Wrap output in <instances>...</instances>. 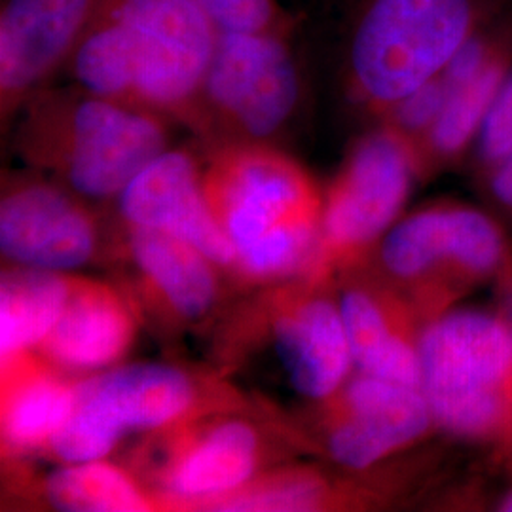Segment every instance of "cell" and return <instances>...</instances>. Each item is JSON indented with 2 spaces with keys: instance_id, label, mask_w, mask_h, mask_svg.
I'll list each match as a JSON object with an SVG mask.
<instances>
[{
  "instance_id": "obj_1",
  "label": "cell",
  "mask_w": 512,
  "mask_h": 512,
  "mask_svg": "<svg viewBox=\"0 0 512 512\" xmlns=\"http://www.w3.org/2000/svg\"><path fill=\"white\" fill-rule=\"evenodd\" d=\"M217 35L196 0H95L65 69L86 92L188 120Z\"/></svg>"
},
{
  "instance_id": "obj_2",
  "label": "cell",
  "mask_w": 512,
  "mask_h": 512,
  "mask_svg": "<svg viewBox=\"0 0 512 512\" xmlns=\"http://www.w3.org/2000/svg\"><path fill=\"white\" fill-rule=\"evenodd\" d=\"M203 192L253 281L310 275L321 241L323 202L310 173L266 143H228L203 171Z\"/></svg>"
},
{
  "instance_id": "obj_3",
  "label": "cell",
  "mask_w": 512,
  "mask_h": 512,
  "mask_svg": "<svg viewBox=\"0 0 512 512\" xmlns=\"http://www.w3.org/2000/svg\"><path fill=\"white\" fill-rule=\"evenodd\" d=\"M19 147L31 164L52 169L76 194L109 200L167 150V131L156 112L80 88L33 95Z\"/></svg>"
},
{
  "instance_id": "obj_4",
  "label": "cell",
  "mask_w": 512,
  "mask_h": 512,
  "mask_svg": "<svg viewBox=\"0 0 512 512\" xmlns=\"http://www.w3.org/2000/svg\"><path fill=\"white\" fill-rule=\"evenodd\" d=\"M421 391L437 429L512 454V325L459 308L431 317L418 340Z\"/></svg>"
},
{
  "instance_id": "obj_5",
  "label": "cell",
  "mask_w": 512,
  "mask_h": 512,
  "mask_svg": "<svg viewBox=\"0 0 512 512\" xmlns=\"http://www.w3.org/2000/svg\"><path fill=\"white\" fill-rule=\"evenodd\" d=\"M492 0H363L348 40L351 90L384 116L490 25Z\"/></svg>"
},
{
  "instance_id": "obj_6",
  "label": "cell",
  "mask_w": 512,
  "mask_h": 512,
  "mask_svg": "<svg viewBox=\"0 0 512 512\" xmlns=\"http://www.w3.org/2000/svg\"><path fill=\"white\" fill-rule=\"evenodd\" d=\"M380 262L431 319L476 285L511 272L512 258L509 239L490 215L442 203L397 222L382 239Z\"/></svg>"
},
{
  "instance_id": "obj_7",
  "label": "cell",
  "mask_w": 512,
  "mask_h": 512,
  "mask_svg": "<svg viewBox=\"0 0 512 512\" xmlns=\"http://www.w3.org/2000/svg\"><path fill=\"white\" fill-rule=\"evenodd\" d=\"M298 99L291 33L219 31L188 122L228 143H264L287 126Z\"/></svg>"
},
{
  "instance_id": "obj_8",
  "label": "cell",
  "mask_w": 512,
  "mask_h": 512,
  "mask_svg": "<svg viewBox=\"0 0 512 512\" xmlns=\"http://www.w3.org/2000/svg\"><path fill=\"white\" fill-rule=\"evenodd\" d=\"M420 171L416 147L387 124L355 143L325 194L311 283L357 262L384 238Z\"/></svg>"
},
{
  "instance_id": "obj_9",
  "label": "cell",
  "mask_w": 512,
  "mask_h": 512,
  "mask_svg": "<svg viewBox=\"0 0 512 512\" xmlns=\"http://www.w3.org/2000/svg\"><path fill=\"white\" fill-rule=\"evenodd\" d=\"M196 403V385L169 365L120 366L74 385L73 410L50 444L65 463L107 458L128 433L179 425Z\"/></svg>"
},
{
  "instance_id": "obj_10",
  "label": "cell",
  "mask_w": 512,
  "mask_h": 512,
  "mask_svg": "<svg viewBox=\"0 0 512 512\" xmlns=\"http://www.w3.org/2000/svg\"><path fill=\"white\" fill-rule=\"evenodd\" d=\"M325 403L327 452L351 471H365L399 454L437 427L420 387L361 370Z\"/></svg>"
},
{
  "instance_id": "obj_11",
  "label": "cell",
  "mask_w": 512,
  "mask_h": 512,
  "mask_svg": "<svg viewBox=\"0 0 512 512\" xmlns=\"http://www.w3.org/2000/svg\"><path fill=\"white\" fill-rule=\"evenodd\" d=\"M95 0H2L0 97L2 114L25 105L40 86L65 69Z\"/></svg>"
},
{
  "instance_id": "obj_12",
  "label": "cell",
  "mask_w": 512,
  "mask_h": 512,
  "mask_svg": "<svg viewBox=\"0 0 512 512\" xmlns=\"http://www.w3.org/2000/svg\"><path fill=\"white\" fill-rule=\"evenodd\" d=\"M0 247L19 266L69 272L92 260L97 230L84 205L65 190L23 179L2 196Z\"/></svg>"
},
{
  "instance_id": "obj_13",
  "label": "cell",
  "mask_w": 512,
  "mask_h": 512,
  "mask_svg": "<svg viewBox=\"0 0 512 512\" xmlns=\"http://www.w3.org/2000/svg\"><path fill=\"white\" fill-rule=\"evenodd\" d=\"M129 226L156 228L198 247L217 266L236 268V251L220 230L203 192V171L184 150H165L122 190Z\"/></svg>"
},
{
  "instance_id": "obj_14",
  "label": "cell",
  "mask_w": 512,
  "mask_h": 512,
  "mask_svg": "<svg viewBox=\"0 0 512 512\" xmlns=\"http://www.w3.org/2000/svg\"><path fill=\"white\" fill-rule=\"evenodd\" d=\"M158 478L171 503L203 505L243 488L260 463V439L247 421H207L165 439Z\"/></svg>"
},
{
  "instance_id": "obj_15",
  "label": "cell",
  "mask_w": 512,
  "mask_h": 512,
  "mask_svg": "<svg viewBox=\"0 0 512 512\" xmlns=\"http://www.w3.org/2000/svg\"><path fill=\"white\" fill-rule=\"evenodd\" d=\"M274 346L294 391L329 401L351 376V348L340 306L321 294L281 304L274 315Z\"/></svg>"
},
{
  "instance_id": "obj_16",
  "label": "cell",
  "mask_w": 512,
  "mask_h": 512,
  "mask_svg": "<svg viewBox=\"0 0 512 512\" xmlns=\"http://www.w3.org/2000/svg\"><path fill=\"white\" fill-rule=\"evenodd\" d=\"M338 306L357 370L421 389L420 311L403 294L366 283L346 287Z\"/></svg>"
},
{
  "instance_id": "obj_17",
  "label": "cell",
  "mask_w": 512,
  "mask_h": 512,
  "mask_svg": "<svg viewBox=\"0 0 512 512\" xmlns=\"http://www.w3.org/2000/svg\"><path fill=\"white\" fill-rule=\"evenodd\" d=\"M135 338L129 304L107 283L74 279L54 329L38 351L67 370H99L124 357Z\"/></svg>"
},
{
  "instance_id": "obj_18",
  "label": "cell",
  "mask_w": 512,
  "mask_h": 512,
  "mask_svg": "<svg viewBox=\"0 0 512 512\" xmlns=\"http://www.w3.org/2000/svg\"><path fill=\"white\" fill-rule=\"evenodd\" d=\"M73 403L74 385L29 353L2 361V437L8 450L25 454L50 448Z\"/></svg>"
},
{
  "instance_id": "obj_19",
  "label": "cell",
  "mask_w": 512,
  "mask_h": 512,
  "mask_svg": "<svg viewBox=\"0 0 512 512\" xmlns=\"http://www.w3.org/2000/svg\"><path fill=\"white\" fill-rule=\"evenodd\" d=\"M129 251L152 289L184 321H200L215 306L217 264L192 243L164 230L129 226Z\"/></svg>"
},
{
  "instance_id": "obj_20",
  "label": "cell",
  "mask_w": 512,
  "mask_h": 512,
  "mask_svg": "<svg viewBox=\"0 0 512 512\" xmlns=\"http://www.w3.org/2000/svg\"><path fill=\"white\" fill-rule=\"evenodd\" d=\"M74 279L61 272L14 268L0 285V351L2 361L37 349L54 329Z\"/></svg>"
},
{
  "instance_id": "obj_21",
  "label": "cell",
  "mask_w": 512,
  "mask_h": 512,
  "mask_svg": "<svg viewBox=\"0 0 512 512\" xmlns=\"http://www.w3.org/2000/svg\"><path fill=\"white\" fill-rule=\"evenodd\" d=\"M511 69L512 42H509L473 78L458 86H448L450 93L444 109L418 147L421 169L450 164L475 143L495 95Z\"/></svg>"
},
{
  "instance_id": "obj_22",
  "label": "cell",
  "mask_w": 512,
  "mask_h": 512,
  "mask_svg": "<svg viewBox=\"0 0 512 512\" xmlns=\"http://www.w3.org/2000/svg\"><path fill=\"white\" fill-rule=\"evenodd\" d=\"M46 495L59 511H150L152 501L131 476L103 459L67 463L46 482Z\"/></svg>"
},
{
  "instance_id": "obj_23",
  "label": "cell",
  "mask_w": 512,
  "mask_h": 512,
  "mask_svg": "<svg viewBox=\"0 0 512 512\" xmlns=\"http://www.w3.org/2000/svg\"><path fill=\"white\" fill-rule=\"evenodd\" d=\"M332 503L329 484L315 475H281L245 484L203 503L215 511H315Z\"/></svg>"
},
{
  "instance_id": "obj_24",
  "label": "cell",
  "mask_w": 512,
  "mask_h": 512,
  "mask_svg": "<svg viewBox=\"0 0 512 512\" xmlns=\"http://www.w3.org/2000/svg\"><path fill=\"white\" fill-rule=\"evenodd\" d=\"M219 31L291 33L293 18L277 0H196Z\"/></svg>"
},
{
  "instance_id": "obj_25",
  "label": "cell",
  "mask_w": 512,
  "mask_h": 512,
  "mask_svg": "<svg viewBox=\"0 0 512 512\" xmlns=\"http://www.w3.org/2000/svg\"><path fill=\"white\" fill-rule=\"evenodd\" d=\"M476 147L478 162L486 171L494 169L512 154V69L488 110Z\"/></svg>"
},
{
  "instance_id": "obj_26",
  "label": "cell",
  "mask_w": 512,
  "mask_h": 512,
  "mask_svg": "<svg viewBox=\"0 0 512 512\" xmlns=\"http://www.w3.org/2000/svg\"><path fill=\"white\" fill-rule=\"evenodd\" d=\"M488 186L495 202L512 215V154L488 171Z\"/></svg>"
},
{
  "instance_id": "obj_27",
  "label": "cell",
  "mask_w": 512,
  "mask_h": 512,
  "mask_svg": "<svg viewBox=\"0 0 512 512\" xmlns=\"http://www.w3.org/2000/svg\"><path fill=\"white\" fill-rule=\"evenodd\" d=\"M509 321H511V325H512V289H511V313H509Z\"/></svg>"
},
{
  "instance_id": "obj_28",
  "label": "cell",
  "mask_w": 512,
  "mask_h": 512,
  "mask_svg": "<svg viewBox=\"0 0 512 512\" xmlns=\"http://www.w3.org/2000/svg\"><path fill=\"white\" fill-rule=\"evenodd\" d=\"M507 458H509V461H511V467H512V454H511V456H507Z\"/></svg>"
}]
</instances>
